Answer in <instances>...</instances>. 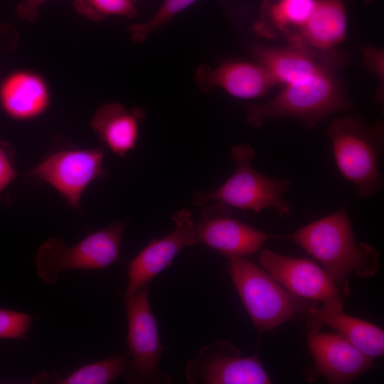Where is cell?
I'll return each instance as SVG.
<instances>
[{
	"label": "cell",
	"mask_w": 384,
	"mask_h": 384,
	"mask_svg": "<svg viewBox=\"0 0 384 384\" xmlns=\"http://www.w3.org/2000/svg\"><path fill=\"white\" fill-rule=\"evenodd\" d=\"M286 238L316 260L346 297L350 293V274L369 278L379 270V252L366 243L356 241L345 209L314 221Z\"/></svg>",
	"instance_id": "6da1fadb"
},
{
	"label": "cell",
	"mask_w": 384,
	"mask_h": 384,
	"mask_svg": "<svg viewBox=\"0 0 384 384\" xmlns=\"http://www.w3.org/2000/svg\"><path fill=\"white\" fill-rule=\"evenodd\" d=\"M352 103L341 84L326 67L317 73L284 86L274 98L265 104L251 105L245 119L253 127H260L267 119L292 117L306 127L316 126L328 115L348 111Z\"/></svg>",
	"instance_id": "7a4b0ae2"
},
{
	"label": "cell",
	"mask_w": 384,
	"mask_h": 384,
	"mask_svg": "<svg viewBox=\"0 0 384 384\" xmlns=\"http://www.w3.org/2000/svg\"><path fill=\"white\" fill-rule=\"evenodd\" d=\"M231 280L255 327L271 330L294 319L305 316L316 302L284 289L268 272L245 257L229 258Z\"/></svg>",
	"instance_id": "3957f363"
},
{
	"label": "cell",
	"mask_w": 384,
	"mask_h": 384,
	"mask_svg": "<svg viewBox=\"0 0 384 384\" xmlns=\"http://www.w3.org/2000/svg\"><path fill=\"white\" fill-rule=\"evenodd\" d=\"M327 134L339 171L357 187L359 197L366 198L378 192L383 187L379 170L383 148L381 128L346 116L333 119Z\"/></svg>",
	"instance_id": "277c9868"
},
{
	"label": "cell",
	"mask_w": 384,
	"mask_h": 384,
	"mask_svg": "<svg viewBox=\"0 0 384 384\" xmlns=\"http://www.w3.org/2000/svg\"><path fill=\"white\" fill-rule=\"evenodd\" d=\"M231 155L236 165L234 174L215 190L195 193L193 204L203 206L216 201L255 213L270 208L280 216L290 215V205L283 198V195L289 188L291 181L271 178L257 171L251 166L255 153L249 144L234 146Z\"/></svg>",
	"instance_id": "5b68a950"
},
{
	"label": "cell",
	"mask_w": 384,
	"mask_h": 384,
	"mask_svg": "<svg viewBox=\"0 0 384 384\" xmlns=\"http://www.w3.org/2000/svg\"><path fill=\"white\" fill-rule=\"evenodd\" d=\"M126 223L116 220L91 233L78 243L67 246L50 238L38 247L35 264L38 277L46 284L57 282L68 270H103L119 260L121 241Z\"/></svg>",
	"instance_id": "8992f818"
},
{
	"label": "cell",
	"mask_w": 384,
	"mask_h": 384,
	"mask_svg": "<svg viewBox=\"0 0 384 384\" xmlns=\"http://www.w3.org/2000/svg\"><path fill=\"white\" fill-rule=\"evenodd\" d=\"M105 148H70L51 153L26 175L53 187L74 209L88 186L107 177L102 163Z\"/></svg>",
	"instance_id": "52a82bcc"
},
{
	"label": "cell",
	"mask_w": 384,
	"mask_h": 384,
	"mask_svg": "<svg viewBox=\"0 0 384 384\" xmlns=\"http://www.w3.org/2000/svg\"><path fill=\"white\" fill-rule=\"evenodd\" d=\"M127 315L128 366L124 375L133 383L159 380L158 366L164 347L151 309L148 286L124 297Z\"/></svg>",
	"instance_id": "ba28073f"
},
{
	"label": "cell",
	"mask_w": 384,
	"mask_h": 384,
	"mask_svg": "<svg viewBox=\"0 0 384 384\" xmlns=\"http://www.w3.org/2000/svg\"><path fill=\"white\" fill-rule=\"evenodd\" d=\"M192 384H269L271 380L257 354L242 357L240 350L225 341L202 347L186 366Z\"/></svg>",
	"instance_id": "9c48e42d"
},
{
	"label": "cell",
	"mask_w": 384,
	"mask_h": 384,
	"mask_svg": "<svg viewBox=\"0 0 384 384\" xmlns=\"http://www.w3.org/2000/svg\"><path fill=\"white\" fill-rule=\"evenodd\" d=\"M258 260L292 294L343 309L345 294L326 272L313 261L287 257L267 249L260 252Z\"/></svg>",
	"instance_id": "30bf717a"
},
{
	"label": "cell",
	"mask_w": 384,
	"mask_h": 384,
	"mask_svg": "<svg viewBox=\"0 0 384 384\" xmlns=\"http://www.w3.org/2000/svg\"><path fill=\"white\" fill-rule=\"evenodd\" d=\"M175 227L164 237L152 238L128 265V282L125 295L149 286L154 278L169 267L184 248L200 243L196 224L186 209L172 215Z\"/></svg>",
	"instance_id": "8fae6325"
},
{
	"label": "cell",
	"mask_w": 384,
	"mask_h": 384,
	"mask_svg": "<svg viewBox=\"0 0 384 384\" xmlns=\"http://www.w3.org/2000/svg\"><path fill=\"white\" fill-rule=\"evenodd\" d=\"M202 210L196 231L202 242L229 258L245 257L257 252L269 235L230 216L228 206L217 203Z\"/></svg>",
	"instance_id": "7c38bea8"
},
{
	"label": "cell",
	"mask_w": 384,
	"mask_h": 384,
	"mask_svg": "<svg viewBox=\"0 0 384 384\" xmlns=\"http://www.w3.org/2000/svg\"><path fill=\"white\" fill-rule=\"evenodd\" d=\"M306 338L316 373L331 383H350L375 367L373 358L337 334L310 331Z\"/></svg>",
	"instance_id": "4fadbf2b"
},
{
	"label": "cell",
	"mask_w": 384,
	"mask_h": 384,
	"mask_svg": "<svg viewBox=\"0 0 384 384\" xmlns=\"http://www.w3.org/2000/svg\"><path fill=\"white\" fill-rule=\"evenodd\" d=\"M195 81L203 92L219 87L240 99L261 97L275 84L260 64L243 61L225 62L216 67L201 65L196 72Z\"/></svg>",
	"instance_id": "5bb4252c"
},
{
	"label": "cell",
	"mask_w": 384,
	"mask_h": 384,
	"mask_svg": "<svg viewBox=\"0 0 384 384\" xmlns=\"http://www.w3.org/2000/svg\"><path fill=\"white\" fill-rule=\"evenodd\" d=\"M305 317L310 331L329 326L371 358L383 356L384 331L370 322L346 314L343 309L327 305L311 307Z\"/></svg>",
	"instance_id": "9a60e30c"
},
{
	"label": "cell",
	"mask_w": 384,
	"mask_h": 384,
	"mask_svg": "<svg viewBox=\"0 0 384 384\" xmlns=\"http://www.w3.org/2000/svg\"><path fill=\"white\" fill-rule=\"evenodd\" d=\"M145 112L138 107L127 108L116 102L102 105L90 125L104 145L119 157H124L136 146Z\"/></svg>",
	"instance_id": "2e32d148"
},
{
	"label": "cell",
	"mask_w": 384,
	"mask_h": 384,
	"mask_svg": "<svg viewBox=\"0 0 384 384\" xmlns=\"http://www.w3.org/2000/svg\"><path fill=\"white\" fill-rule=\"evenodd\" d=\"M50 95L44 79L38 74L21 70L9 75L0 86V102L4 112L18 120L42 115L48 108Z\"/></svg>",
	"instance_id": "e0dca14e"
},
{
	"label": "cell",
	"mask_w": 384,
	"mask_h": 384,
	"mask_svg": "<svg viewBox=\"0 0 384 384\" xmlns=\"http://www.w3.org/2000/svg\"><path fill=\"white\" fill-rule=\"evenodd\" d=\"M285 48L256 46L254 53L274 83L284 86L313 75L326 66L295 40Z\"/></svg>",
	"instance_id": "ac0fdd59"
},
{
	"label": "cell",
	"mask_w": 384,
	"mask_h": 384,
	"mask_svg": "<svg viewBox=\"0 0 384 384\" xmlns=\"http://www.w3.org/2000/svg\"><path fill=\"white\" fill-rule=\"evenodd\" d=\"M302 38L311 46L328 50L341 43L347 33V16L338 0H320L300 28Z\"/></svg>",
	"instance_id": "d6986e66"
},
{
	"label": "cell",
	"mask_w": 384,
	"mask_h": 384,
	"mask_svg": "<svg viewBox=\"0 0 384 384\" xmlns=\"http://www.w3.org/2000/svg\"><path fill=\"white\" fill-rule=\"evenodd\" d=\"M129 354L112 356L103 360L86 364L65 378L57 379L60 384H107L124 374L127 369Z\"/></svg>",
	"instance_id": "ffe728a7"
},
{
	"label": "cell",
	"mask_w": 384,
	"mask_h": 384,
	"mask_svg": "<svg viewBox=\"0 0 384 384\" xmlns=\"http://www.w3.org/2000/svg\"><path fill=\"white\" fill-rule=\"evenodd\" d=\"M136 0H73L75 10L83 16L100 21L110 16L133 18L137 15Z\"/></svg>",
	"instance_id": "44dd1931"
},
{
	"label": "cell",
	"mask_w": 384,
	"mask_h": 384,
	"mask_svg": "<svg viewBox=\"0 0 384 384\" xmlns=\"http://www.w3.org/2000/svg\"><path fill=\"white\" fill-rule=\"evenodd\" d=\"M316 2V0H280L269 9L268 16L281 29L288 26L301 28L311 16Z\"/></svg>",
	"instance_id": "7402d4cb"
},
{
	"label": "cell",
	"mask_w": 384,
	"mask_h": 384,
	"mask_svg": "<svg viewBox=\"0 0 384 384\" xmlns=\"http://www.w3.org/2000/svg\"><path fill=\"white\" fill-rule=\"evenodd\" d=\"M196 0H164L155 14L147 21L131 25L128 31L132 41L143 42L148 36L171 21L178 13Z\"/></svg>",
	"instance_id": "603a6c76"
},
{
	"label": "cell",
	"mask_w": 384,
	"mask_h": 384,
	"mask_svg": "<svg viewBox=\"0 0 384 384\" xmlns=\"http://www.w3.org/2000/svg\"><path fill=\"white\" fill-rule=\"evenodd\" d=\"M32 323L26 313L0 308V338L25 340Z\"/></svg>",
	"instance_id": "cb8c5ba5"
},
{
	"label": "cell",
	"mask_w": 384,
	"mask_h": 384,
	"mask_svg": "<svg viewBox=\"0 0 384 384\" xmlns=\"http://www.w3.org/2000/svg\"><path fill=\"white\" fill-rule=\"evenodd\" d=\"M17 176L13 154L6 144L0 142V193Z\"/></svg>",
	"instance_id": "d4e9b609"
},
{
	"label": "cell",
	"mask_w": 384,
	"mask_h": 384,
	"mask_svg": "<svg viewBox=\"0 0 384 384\" xmlns=\"http://www.w3.org/2000/svg\"><path fill=\"white\" fill-rule=\"evenodd\" d=\"M361 50L364 57L366 65L383 82V50L369 46H363L361 48Z\"/></svg>",
	"instance_id": "484cf974"
},
{
	"label": "cell",
	"mask_w": 384,
	"mask_h": 384,
	"mask_svg": "<svg viewBox=\"0 0 384 384\" xmlns=\"http://www.w3.org/2000/svg\"><path fill=\"white\" fill-rule=\"evenodd\" d=\"M48 0H24L16 8L18 16L23 20L34 22L37 20L40 7Z\"/></svg>",
	"instance_id": "4316f807"
}]
</instances>
